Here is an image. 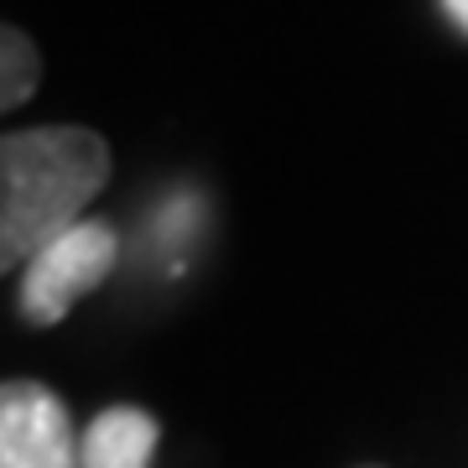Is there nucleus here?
<instances>
[{"instance_id": "nucleus-1", "label": "nucleus", "mask_w": 468, "mask_h": 468, "mask_svg": "<svg viewBox=\"0 0 468 468\" xmlns=\"http://www.w3.org/2000/svg\"><path fill=\"white\" fill-rule=\"evenodd\" d=\"M110 183V146L89 125H32L0 141V266L42 255L84 224Z\"/></svg>"}, {"instance_id": "nucleus-2", "label": "nucleus", "mask_w": 468, "mask_h": 468, "mask_svg": "<svg viewBox=\"0 0 468 468\" xmlns=\"http://www.w3.org/2000/svg\"><path fill=\"white\" fill-rule=\"evenodd\" d=\"M120 239L104 218H84L68 234H58L42 255L27 261L21 276V318L37 328H52L73 313V302L84 297L89 286H100L115 271Z\"/></svg>"}, {"instance_id": "nucleus-3", "label": "nucleus", "mask_w": 468, "mask_h": 468, "mask_svg": "<svg viewBox=\"0 0 468 468\" xmlns=\"http://www.w3.org/2000/svg\"><path fill=\"white\" fill-rule=\"evenodd\" d=\"M0 468H84L73 448L68 406L37 380H5L0 390Z\"/></svg>"}, {"instance_id": "nucleus-4", "label": "nucleus", "mask_w": 468, "mask_h": 468, "mask_svg": "<svg viewBox=\"0 0 468 468\" xmlns=\"http://www.w3.org/2000/svg\"><path fill=\"white\" fill-rule=\"evenodd\" d=\"M156 452V417L141 406H110L84 432V468H151Z\"/></svg>"}, {"instance_id": "nucleus-5", "label": "nucleus", "mask_w": 468, "mask_h": 468, "mask_svg": "<svg viewBox=\"0 0 468 468\" xmlns=\"http://www.w3.org/2000/svg\"><path fill=\"white\" fill-rule=\"evenodd\" d=\"M0 63H5V73H0V104H5V110H21V104L32 100L37 73H42L32 37L16 32V27H5V32H0Z\"/></svg>"}, {"instance_id": "nucleus-6", "label": "nucleus", "mask_w": 468, "mask_h": 468, "mask_svg": "<svg viewBox=\"0 0 468 468\" xmlns=\"http://www.w3.org/2000/svg\"><path fill=\"white\" fill-rule=\"evenodd\" d=\"M193 229H198V198H172L156 208V250L162 255H183L187 239H193Z\"/></svg>"}, {"instance_id": "nucleus-7", "label": "nucleus", "mask_w": 468, "mask_h": 468, "mask_svg": "<svg viewBox=\"0 0 468 468\" xmlns=\"http://www.w3.org/2000/svg\"><path fill=\"white\" fill-rule=\"evenodd\" d=\"M442 11H448V16H452V21H458V27L468 32V0H442Z\"/></svg>"}]
</instances>
